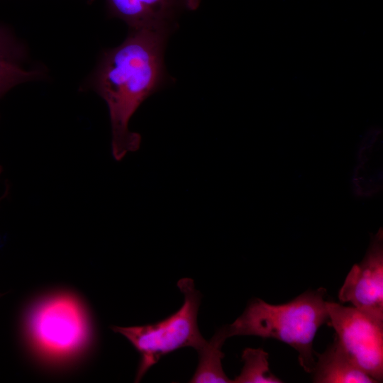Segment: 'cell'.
<instances>
[{
  "mask_svg": "<svg viewBox=\"0 0 383 383\" xmlns=\"http://www.w3.org/2000/svg\"><path fill=\"white\" fill-rule=\"evenodd\" d=\"M170 30H131L120 45L104 52L91 77V87L108 106L111 152L117 161L140 148L141 136L129 130V121L164 82L163 56Z\"/></svg>",
  "mask_w": 383,
  "mask_h": 383,
  "instance_id": "6da1fadb",
  "label": "cell"
},
{
  "mask_svg": "<svg viewBox=\"0 0 383 383\" xmlns=\"http://www.w3.org/2000/svg\"><path fill=\"white\" fill-rule=\"evenodd\" d=\"M326 290H308L282 304H270L255 298L231 324L226 325L229 337L255 335L287 343L299 353V362L312 373L316 360L313 343L319 328L328 320Z\"/></svg>",
  "mask_w": 383,
  "mask_h": 383,
  "instance_id": "7a4b0ae2",
  "label": "cell"
},
{
  "mask_svg": "<svg viewBox=\"0 0 383 383\" xmlns=\"http://www.w3.org/2000/svg\"><path fill=\"white\" fill-rule=\"evenodd\" d=\"M177 287L184 294V301L173 314L152 324L111 328L114 332L125 336L140 355L135 382H139L165 355L184 347H192L199 351L207 343L197 324L201 294L190 278L179 279Z\"/></svg>",
  "mask_w": 383,
  "mask_h": 383,
  "instance_id": "3957f363",
  "label": "cell"
},
{
  "mask_svg": "<svg viewBox=\"0 0 383 383\" xmlns=\"http://www.w3.org/2000/svg\"><path fill=\"white\" fill-rule=\"evenodd\" d=\"M26 323L35 348L51 357L75 353L88 340L86 313L70 295L57 294L39 301L28 312Z\"/></svg>",
  "mask_w": 383,
  "mask_h": 383,
  "instance_id": "277c9868",
  "label": "cell"
},
{
  "mask_svg": "<svg viewBox=\"0 0 383 383\" xmlns=\"http://www.w3.org/2000/svg\"><path fill=\"white\" fill-rule=\"evenodd\" d=\"M335 338L350 360L377 382L383 379V322L354 306L326 301Z\"/></svg>",
  "mask_w": 383,
  "mask_h": 383,
  "instance_id": "5b68a950",
  "label": "cell"
},
{
  "mask_svg": "<svg viewBox=\"0 0 383 383\" xmlns=\"http://www.w3.org/2000/svg\"><path fill=\"white\" fill-rule=\"evenodd\" d=\"M377 238L363 260L348 272L338 299L383 322V253L382 238Z\"/></svg>",
  "mask_w": 383,
  "mask_h": 383,
  "instance_id": "8992f818",
  "label": "cell"
},
{
  "mask_svg": "<svg viewBox=\"0 0 383 383\" xmlns=\"http://www.w3.org/2000/svg\"><path fill=\"white\" fill-rule=\"evenodd\" d=\"M46 76L42 66L28 65L24 44L7 26L0 24V99L18 84L43 79Z\"/></svg>",
  "mask_w": 383,
  "mask_h": 383,
  "instance_id": "52a82bcc",
  "label": "cell"
},
{
  "mask_svg": "<svg viewBox=\"0 0 383 383\" xmlns=\"http://www.w3.org/2000/svg\"><path fill=\"white\" fill-rule=\"evenodd\" d=\"M318 357L313 382L316 383H374L373 378L357 366L344 352L336 338Z\"/></svg>",
  "mask_w": 383,
  "mask_h": 383,
  "instance_id": "ba28073f",
  "label": "cell"
},
{
  "mask_svg": "<svg viewBox=\"0 0 383 383\" xmlns=\"http://www.w3.org/2000/svg\"><path fill=\"white\" fill-rule=\"evenodd\" d=\"M229 338L226 325L218 329L209 341L198 352L199 364L190 382H233L223 370L221 348Z\"/></svg>",
  "mask_w": 383,
  "mask_h": 383,
  "instance_id": "9c48e42d",
  "label": "cell"
},
{
  "mask_svg": "<svg viewBox=\"0 0 383 383\" xmlns=\"http://www.w3.org/2000/svg\"><path fill=\"white\" fill-rule=\"evenodd\" d=\"M269 355L262 348H245L242 353L243 367L234 383H281L269 368Z\"/></svg>",
  "mask_w": 383,
  "mask_h": 383,
  "instance_id": "30bf717a",
  "label": "cell"
},
{
  "mask_svg": "<svg viewBox=\"0 0 383 383\" xmlns=\"http://www.w3.org/2000/svg\"><path fill=\"white\" fill-rule=\"evenodd\" d=\"M109 15L127 23L131 30L170 29L155 20L137 0H106Z\"/></svg>",
  "mask_w": 383,
  "mask_h": 383,
  "instance_id": "8fae6325",
  "label": "cell"
},
{
  "mask_svg": "<svg viewBox=\"0 0 383 383\" xmlns=\"http://www.w3.org/2000/svg\"><path fill=\"white\" fill-rule=\"evenodd\" d=\"M160 24L171 26L174 16L182 10L196 9L200 0H137Z\"/></svg>",
  "mask_w": 383,
  "mask_h": 383,
  "instance_id": "7c38bea8",
  "label": "cell"
},
{
  "mask_svg": "<svg viewBox=\"0 0 383 383\" xmlns=\"http://www.w3.org/2000/svg\"><path fill=\"white\" fill-rule=\"evenodd\" d=\"M8 192H9V186L7 185L6 186V189L5 190L4 194L1 196H0V202L7 195ZM2 295H3L2 294H0V296H1Z\"/></svg>",
  "mask_w": 383,
  "mask_h": 383,
  "instance_id": "4fadbf2b",
  "label": "cell"
},
{
  "mask_svg": "<svg viewBox=\"0 0 383 383\" xmlns=\"http://www.w3.org/2000/svg\"><path fill=\"white\" fill-rule=\"evenodd\" d=\"M2 170H3L2 167H1V165H0V174L2 172Z\"/></svg>",
  "mask_w": 383,
  "mask_h": 383,
  "instance_id": "5bb4252c",
  "label": "cell"
}]
</instances>
